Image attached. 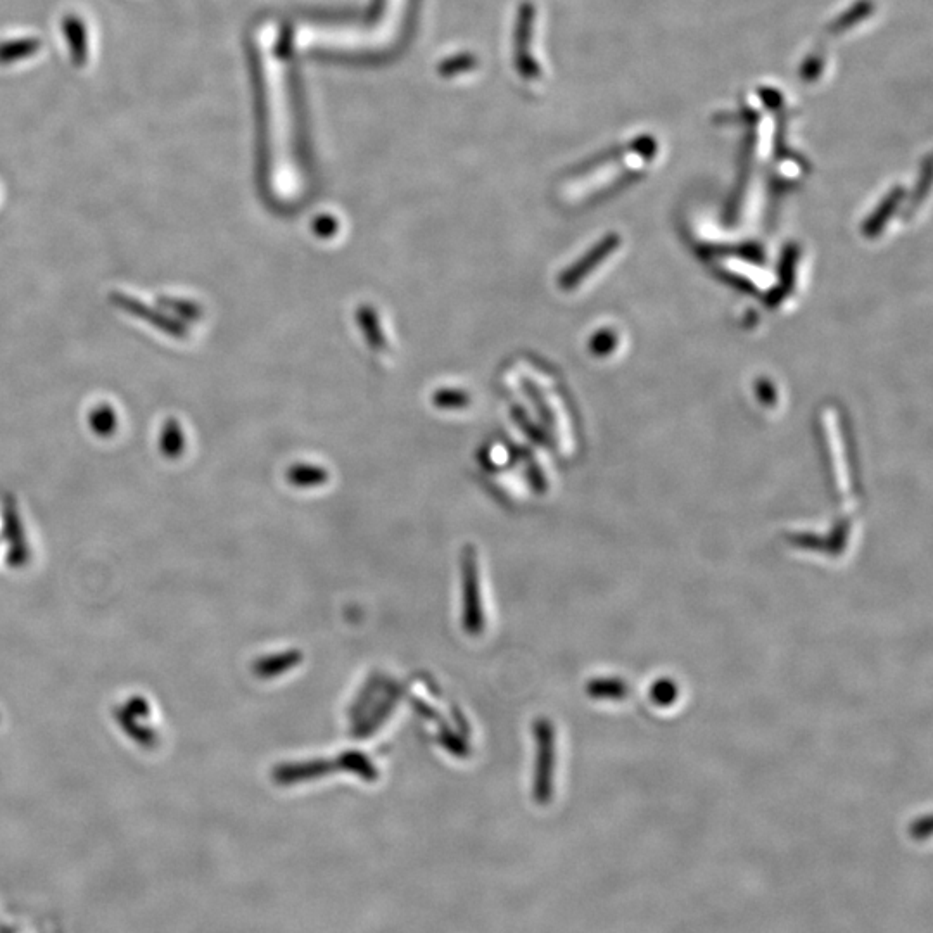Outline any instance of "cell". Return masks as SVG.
<instances>
[{
  "label": "cell",
  "instance_id": "cell-1",
  "mask_svg": "<svg viewBox=\"0 0 933 933\" xmlns=\"http://www.w3.org/2000/svg\"><path fill=\"white\" fill-rule=\"evenodd\" d=\"M261 80L267 104L268 142H270V168L275 194L291 199L301 191V175L296 163V128L291 87L286 63L277 49V30L267 25L261 28L260 39Z\"/></svg>",
  "mask_w": 933,
  "mask_h": 933
},
{
  "label": "cell",
  "instance_id": "cell-2",
  "mask_svg": "<svg viewBox=\"0 0 933 933\" xmlns=\"http://www.w3.org/2000/svg\"><path fill=\"white\" fill-rule=\"evenodd\" d=\"M407 9L408 0H382L379 16L365 25H303L296 32V45L313 51H384L403 32Z\"/></svg>",
  "mask_w": 933,
  "mask_h": 933
},
{
  "label": "cell",
  "instance_id": "cell-3",
  "mask_svg": "<svg viewBox=\"0 0 933 933\" xmlns=\"http://www.w3.org/2000/svg\"><path fill=\"white\" fill-rule=\"evenodd\" d=\"M462 578H464V628L469 635H481L484 631V610L479 583V562L474 546H467L462 553Z\"/></svg>",
  "mask_w": 933,
  "mask_h": 933
},
{
  "label": "cell",
  "instance_id": "cell-4",
  "mask_svg": "<svg viewBox=\"0 0 933 933\" xmlns=\"http://www.w3.org/2000/svg\"><path fill=\"white\" fill-rule=\"evenodd\" d=\"M337 768L329 761L299 762V764H284L273 771V778L279 785H292L301 781L317 780L327 776Z\"/></svg>",
  "mask_w": 933,
  "mask_h": 933
},
{
  "label": "cell",
  "instance_id": "cell-5",
  "mask_svg": "<svg viewBox=\"0 0 933 933\" xmlns=\"http://www.w3.org/2000/svg\"><path fill=\"white\" fill-rule=\"evenodd\" d=\"M619 246V237L617 235H609L607 239H603L600 244H597L595 248L591 249L590 253L586 254L584 258L578 261L576 267L569 268L567 272L562 275V280L560 284L564 289H569V287L576 286L579 280L584 279L586 273L591 272L593 268L597 267L598 261L605 260L614 249Z\"/></svg>",
  "mask_w": 933,
  "mask_h": 933
},
{
  "label": "cell",
  "instance_id": "cell-6",
  "mask_svg": "<svg viewBox=\"0 0 933 933\" xmlns=\"http://www.w3.org/2000/svg\"><path fill=\"white\" fill-rule=\"evenodd\" d=\"M538 740H540V766L536 778V799L543 800L550 797V771H552V731L548 724H538Z\"/></svg>",
  "mask_w": 933,
  "mask_h": 933
},
{
  "label": "cell",
  "instance_id": "cell-7",
  "mask_svg": "<svg viewBox=\"0 0 933 933\" xmlns=\"http://www.w3.org/2000/svg\"><path fill=\"white\" fill-rule=\"evenodd\" d=\"M301 661H303V654L296 652V650L284 652V654L270 655V657H265V659L256 662L254 674H258L261 680H268L273 676H279V674L291 671L292 667L299 666Z\"/></svg>",
  "mask_w": 933,
  "mask_h": 933
},
{
  "label": "cell",
  "instance_id": "cell-8",
  "mask_svg": "<svg viewBox=\"0 0 933 933\" xmlns=\"http://www.w3.org/2000/svg\"><path fill=\"white\" fill-rule=\"evenodd\" d=\"M337 768L346 769L355 775L362 776L363 780H377V769L370 759L362 756L360 752H346L341 759H337Z\"/></svg>",
  "mask_w": 933,
  "mask_h": 933
},
{
  "label": "cell",
  "instance_id": "cell-9",
  "mask_svg": "<svg viewBox=\"0 0 933 933\" xmlns=\"http://www.w3.org/2000/svg\"><path fill=\"white\" fill-rule=\"evenodd\" d=\"M289 479H291V483L296 484V486H317V484L324 483L325 479H327V474H325L322 469L298 467V469H292L291 474H289Z\"/></svg>",
  "mask_w": 933,
  "mask_h": 933
},
{
  "label": "cell",
  "instance_id": "cell-10",
  "mask_svg": "<svg viewBox=\"0 0 933 933\" xmlns=\"http://www.w3.org/2000/svg\"><path fill=\"white\" fill-rule=\"evenodd\" d=\"M728 267H730L733 272L747 275V279L752 280L756 286L768 287L769 284H771V275L762 272L761 268L752 267V265H747V263H743V261H728Z\"/></svg>",
  "mask_w": 933,
  "mask_h": 933
},
{
  "label": "cell",
  "instance_id": "cell-11",
  "mask_svg": "<svg viewBox=\"0 0 933 933\" xmlns=\"http://www.w3.org/2000/svg\"><path fill=\"white\" fill-rule=\"evenodd\" d=\"M899 201V196H890L885 204L882 206V210L876 211L875 215L871 216L870 222L866 223L864 227V232L868 235L875 234L876 230L882 229L883 223L887 220V216L894 211L895 204Z\"/></svg>",
  "mask_w": 933,
  "mask_h": 933
}]
</instances>
